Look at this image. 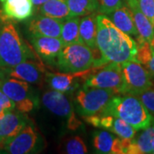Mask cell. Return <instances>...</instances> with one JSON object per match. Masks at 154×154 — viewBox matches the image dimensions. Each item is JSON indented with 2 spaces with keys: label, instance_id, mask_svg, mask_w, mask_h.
<instances>
[{
  "label": "cell",
  "instance_id": "cell-1",
  "mask_svg": "<svg viewBox=\"0 0 154 154\" xmlns=\"http://www.w3.org/2000/svg\"><path fill=\"white\" fill-rule=\"evenodd\" d=\"M97 47L106 63L137 61V44L130 35L117 28L105 15H97Z\"/></svg>",
  "mask_w": 154,
  "mask_h": 154
},
{
  "label": "cell",
  "instance_id": "cell-2",
  "mask_svg": "<svg viewBox=\"0 0 154 154\" xmlns=\"http://www.w3.org/2000/svg\"><path fill=\"white\" fill-rule=\"evenodd\" d=\"M35 52L22 38L13 22H3L0 34V67L5 72L22 62L33 59Z\"/></svg>",
  "mask_w": 154,
  "mask_h": 154
},
{
  "label": "cell",
  "instance_id": "cell-3",
  "mask_svg": "<svg viewBox=\"0 0 154 154\" xmlns=\"http://www.w3.org/2000/svg\"><path fill=\"white\" fill-rule=\"evenodd\" d=\"M100 115H110L118 117L132 125L136 130L145 129L150 126L153 117L136 95H115L110 99Z\"/></svg>",
  "mask_w": 154,
  "mask_h": 154
},
{
  "label": "cell",
  "instance_id": "cell-4",
  "mask_svg": "<svg viewBox=\"0 0 154 154\" xmlns=\"http://www.w3.org/2000/svg\"><path fill=\"white\" fill-rule=\"evenodd\" d=\"M57 66L64 73H75L91 69L94 66L93 50L82 43L65 45L57 58Z\"/></svg>",
  "mask_w": 154,
  "mask_h": 154
},
{
  "label": "cell",
  "instance_id": "cell-5",
  "mask_svg": "<svg viewBox=\"0 0 154 154\" xmlns=\"http://www.w3.org/2000/svg\"><path fill=\"white\" fill-rule=\"evenodd\" d=\"M115 95L117 94L110 89L83 86L77 92L75 99L82 115H94L101 113Z\"/></svg>",
  "mask_w": 154,
  "mask_h": 154
},
{
  "label": "cell",
  "instance_id": "cell-6",
  "mask_svg": "<svg viewBox=\"0 0 154 154\" xmlns=\"http://www.w3.org/2000/svg\"><path fill=\"white\" fill-rule=\"evenodd\" d=\"M122 70L123 77L122 94L137 96L154 85L148 70L137 61H128L122 63Z\"/></svg>",
  "mask_w": 154,
  "mask_h": 154
},
{
  "label": "cell",
  "instance_id": "cell-7",
  "mask_svg": "<svg viewBox=\"0 0 154 154\" xmlns=\"http://www.w3.org/2000/svg\"><path fill=\"white\" fill-rule=\"evenodd\" d=\"M1 91L15 103L18 111L28 113L37 106L38 100L27 82L11 77L0 86Z\"/></svg>",
  "mask_w": 154,
  "mask_h": 154
},
{
  "label": "cell",
  "instance_id": "cell-8",
  "mask_svg": "<svg viewBox=\"0 0 154 154\" xmlns=\"http://www.w3.org/2000/svg\"><path fill=\"white\" fill-rule=\"evenodd\" d=\"M86 87L105 88L113 90L116 94H122L123 91V77L122 64L117 63H110L107 66L100 69L84 83Z\"/></svg>",
  "mask_w": 154,
  "mask_h": 154
},
{
  "label": "cell",
  "instance_id": "cell-9",
  "mask_svg": "<svg viewBox=\"0 0 154 154\" xmlns=\"http://www.w3.org/2000/svg\"><path fill=\"white\" fill-rule=\"evenodd\" d=\"M101 67H95L94 69H88L75 73H48L46 75V81L50 88L53 90L63 94L71 93L80 86V82H86Z\"/></svg>",
  "mask_w": 154,
  "mask_h": 154
},
{
  "label": "cell",
  "instance_id": "cell-10",
  "mask_svg": "<svg viewBox=\"0 0 154 154\" xmlns=\"http://www.w3.org/2000/svg\"><path fill=\"white\" fill-rule=\"evenodd\" d=\"M38 134L32 125H26L16 136L4 144L7 153L28 154L33 152L38 146Z\"/></svg>",
  "mask_w": 154,
  "mask_h": 154
},
{
  "label": "cell",
  "instance_id": "cell-11",
  "mask_svg": "<svg viewBox=\"0 0 154 154\" xmlns=\"http://www.w3.org/2000/svg\"><path fill=\"white\" fill-rule=\"evenodd\" d=\"M10 77L17 78L32 84H39L44 78V65L40 61L33 59L22 62L7 72Z\"/></svg>",
  "mask_w": 154,
  "mask_h": 154
},
{
  "label": "cell",
  "instance_id": "cell-12",
  "mask_svg": "<svg viewBox=\"0 0 154 154\" xmlns=\"http://www.w3.org/2000/svg\"><path fill=\"white\" fill-rule=\"evenodd\" d=\"M33 13L32 0H5L0 10V20L22 22L29 19Z\"/></svg>",
  "mask_w": 154,
  "mask_h": 154
},
{
  "label": "cell",
  "instance_id": "cell-13",
  "mask_svg": "<svg viewBox=\"0 0 154 154\" xmlns=\"http://www.w3.org/2000/svg\"><path fill=\"white\" fill-rule=\"evenodd\" d=\"M28 117L22 112H6L0 116V146H4L8 140L16 136L27 125Z\"/></svg>",
  "mask_w": 154,
  "mask_h": 154
},
{
  "label": "cell",
  "instance_id": "cell-14",
  "mask_svg": "<svg viewBox=\"0 0 154 154\" xmlns=\"http://www.w3.org/2000/svg\"><path fill=\"white\" fill-rule=\"evenodd\" d=\"M31 35V43L39 57L47 63H53L61 52L63 45L60 38Z\"/></svg>",
  "mask_w": 154,
  "mask_h": 154
},
{
  "label": "cell",
  "instance_id": "cell-15",
  "mask_svg": "<svg viewBox=\"0 0 154 154\" xmlns=\"http://www.w3.org/2000/svg\"><path fill=\"white\" fill-rule=\"evenodd\" d=\"M63 23L62 20L39 15L29 20L28 29L33 35L60 38Z\"/></svg>",
  "mask_w": 154,
  "mask_h": 154
},
{
  "label": "cell",
  "instance_id": "cell-16",
  "mask_svg": "<svg viewBox=\"0 0 154 154\" xmlns=\"http://www.w3.org/2000/svg\"><path fill=\"white\" fill-rule=\"evenodd\" d=\"M42 103L53 114L62 117H71L74 115L71 105L63 93L56 90L46 91L42 96Z\"/></svg>",
  "mask_w": 154,
  "mask_h": 154
},
{
  "label": "cell",
  "instance_id": "cell-17",
  "mask_svg": "<svg viewBox=\"0 0 154 154\" xmlns=\"http://www.w3.org/2000/svg\"><path fill=\"white\" fill-rule=\"evenodd\" d=\"M94 146L99 153L123 154L122 139L107 131H97L94 135Z\"/></svg>",
  "mask_w": 154,
  "mask_h": 154
},
{
  "label": "cell",
  "instance_id": "cell-18",
  "mask_svg": "<svg viewBox=\"0 0 154 154\" xmlns=\"http://www.w3.org/2000/svg\"><path fill=\"white\" fill-rule=\"evenodd\" d=\"M109 17L110 21L122 32L134 37L139 36L132 11L128 6L122 5L116 11L109 14Z\"/></svg>",
  "mask_w": 154,
  "mask_h": 154
},
{
  "label": "cell",
  "instance_id": "cell-19",
  "mask_svg": "<svg viewBox=\"0 0 154 154\" xmlns=\"http://www.w3.org/2000/svg\"><path fill=\"white\" fill-rule=\"evenodd\" d=\"M125 2L127 6L132 11L139 36L147 41L149 44L152 43L154 40V26L149 21L148 18L140 11L134 0H125Z\"/></svg>",
  "mask_w": 154,
  "mask_h": 154
},
{
  "label": "cell",
  "instance_id": "cell-20",
  "mask_svg": "<svg viewBox=\"0 0 154 154\" xmlns=\"http://www.w3.org/2000/svg\"><path fill=\"white\" fill-rule=\"evenodd\" d=\"M154 138V122L145 128L137 138L131 139L126 149L127 154H145L152 152Z\"/></svg>",
  "mask_w": 154,
  "mask_h": 154
},
{
  "label": "cell",
  "instance_id": "cell-21",
  "mask_svg": "<svg viewBox=\"0 0 154 154\" xmlns=\"http://www.w3.org/2000/svg\"><path fill=\"white\" fill-rule=\"evenodd\" d=\"M97 15H88L83 17L80 21L79 33L81 43L86 45L92 50L97 47Z\"/></svg>",
  "mask_w": 154,
  "mask_h": 154
},
{
  "label": "cell",
  "instance_id": "cell-22",
  "mask_svg": "<svg viewBox=\"0 0 154 154\" xmlns=\"http://www.w3.org/2000/svg\"><path fill=\"white\" fill-rule=\"evenodd\" d=\"M39 11L41 15L62 21L72 17L65 0H49L40 6Z\"/></svg>",
  "mask_w": 154,
  "mask_h": 154
},
{
  "label": "cell",
  "instance_id": "cell-23",
  "mask_svg": "<svg viewBox=\"0 0 154 154\" xmlns=\"http://www.w3.org/2000/svg\"><path fill=\"white\" fill-rule=\"evenodd\" d=\"M81 19L79 17H72L66 19L64 23H63L60 39L63 46L68 45L81 43L80 40V27Z\"/></svg>",
  "mask_w": 154,
  "mask_h": 154
},
{
  "label": "cell",
  "instance_id": "cell-24",
  "mask_svg": "<svg viewBox=\"0 0 154 154\" xmlns=\"http://www.w3.org/2000/svg\"><path fill=\"white\" fill-rule=\"evenodd\" d=\"M71 17H85L98 12L96 0H65Z\"/></svg>",
  "mask_w": 154,
  "mask_h": 154
},
{
  "label": "cell",
  "instance_id": "cell-25",
  "mask_svg": "<svg viewBox=\"0 0 154 154\" xmlns=\"http://www.w3.org/2000/svg\"><path fill=\"white\" fill-rule=\"evenodd\" d=\"M110 130L115 133L121 139H133L137 132L132 125L118 117H114L113 124Z\"/></svg>",
  "mask_w": 154,
  "mask_h": 154
},
{
  "label": "cell",
  "instance_id": "cell-26",
  "mask_svg": "<svg viewBox=\"0 0 154 154\" xmlns=\"http://www.w3.org/2000/svg\"><path fill=\"white\" fill-rule=\"evenodd\" d=\"M64 152L69 154H84L88 152V148L80 136H74L66 140L63 144Z\"/></svg>",
  "mask_w": 154,
  "mask_h": 154
},
{
  "label": "cell",
  "instance_id": "cell-27",
  "mask_svg": "<svg viewBox=\"0 0 154 154\" xmlns=\"http://www.w3.org/2000/svg\"><path fill=\"white\" fill-rule=\"evenodd\" d=\"M99 14L109 15L123 5V0H96Z\"/></svg>",
  "mask_w": 154,
  "mask_h": 154
},
{
  "label": "cell",
  "instance_id": "cell-28",
  "mask_svg": "<svg viewBox=\"0 0 154 154\" xmlns=\"http://www.w3.org/2000/svg\"><path fill=\"white\" fill-rule=\"evenodd\" d=\"M140 11L154 26V0H134Z\"/></svg>",
  "mask_w": 154,
  "mask_h": 154
},
{
  "label": "cell",
  "instance_id": "cell-29",
  "mask_svg": "<svg viewBox=\"0 0 154 154\" xmlns=\"http://www.w3.org/2000/svg\"><path fill=\"white\" fill-rule=\"evenodd\" d=\"M137 96L146 109L154 114V85Z\"/></svg>",
  "mask_w": 154,
  "mask_h": 154
},
{
  "label": "cell",
  "instance_id": "cell-30",
  "mask_svg": "<svg viewBox=\"0 0 154 154\" xmlns=\"http://www.w3.org/2000/svg\"><path fill=\"white\" fill-rule=\"evenodd\" d=\"M15 108V103L0 90V116L5 115L8 111L14 110Z\"/></svg>",
  "mask_w": 154,
  "mask_h": 154
},
{
  "label": "cell",
  "instance_id": "cell-31",
  "mask_svg": "<svg viewBox=\"0 0 154 154\" xmlns=\"http://www.w3.org/2000/svg\"><path fill=\"white\" fill-rule=\"evenodd\" d=\"M114 121V116L110 115H100V127L110 129Z\"/></svg>",
  "mask_w": 154,
  "mask_h": 154
},
{
  "label": "cell",
  "instance_id": "cell-32",
  "mask_svg": "<svg viewBox=\"0 0 154 154\" xmlns=\"http://www.w3.org/2000/svg\"><path fill=\"white\" fill-rule=\"evenodd\" d=\"M150 46H151V49H152V54H151L150 59L147 62V63L145 65V67L149 71L150 75L154 77V40L152 43H150Z\"/></svg>",
  "mask_w": 154,
  "mask_h": 154
},
{
  "label": "cell",
  "instance_id": "cell-33",
  "mask_svg": "<svg viewBox=\"0 0 154 154\" xmlns=\"http://www.w3.org/2000/svg\"><path fill=\"white\" fill-rule=\"evenodd\" d=\"M85 121L88 123L93 125V126L99 128L100 127V115L98 114H94V115H88V116H83Z\"/></svg>",
  "mask_w": 154,
  "mask_h": 154
},
{
  "label": "cell",
  "instance_id": "cell-34",
  "mask_svg": "<svg viewBox=\"0 0 154 154\" xmlns=\"http://www.w3.org/2000/svg\"><path fill=\"white\" fill-rule=\"evenodd\" d=\"M47 1H49V0H32V3H33V7L40 8V6L43 5Z\"/></svg>",
  "mask_w": 154,
  "mask_h": 154
},
{
  "label": "cell",
  "instance_id": "cell-35",
  "mask_svg": "<svg viewBox=\"0 0 154 154\" xmlns=\"http://www.w3.org/2000/svg\"><path fill=\"white\" fill-rule=\"evenodd\" d=\"M6 72L5 70L3 69V68H1L0 67V77H3V75H5V74Z\"/></svg>",
  "mask_w": 154,
  "mask_h": 154
},
{
  "label": "cell",
  "instance_id": "cell-36",
  "mask_svg": "<svg viewBox=\"0 0 154 154\" xmlns=\"http://www.w3.org/2000/svg\"><path fill=\"white\" fill-rule=\"evenodd\" d=\"M2 27H3V22L0 20V34H1V30H2Z\"/></svg>",
  "mask_w": 154,
  "mask_h": 154
},
{
  "label": "cell",
  "instance_id": "cell-37",
  "mask_svg": "<svg viewBox=\"0 0 154 154\" xmlns=\"http://www.w3.org/2000/svg\"><path fill=\"white\" fill-rule=\"evenodd\" d=\"M152 153H154V138H153V141H152Z\"/></svg>",
  "mask_w": 154,
  "mask_h": 154
},
{
  "label": "cell",
  "instance_id": "cell-38",
  "mask_svg": "<svg viewBox=\"0 0 154 154\" xmlns=\"http://www.w3.org/2000/svg\"><path fill=\"white\" fill-rule=\"evenodd\" d=\"M5 0H0V2H1V3H3V2H5Z\"/></svg>",
  "mask_w": 154,
  "mask_h": 154
},
{
  "label": "cell",
  "instance_id": "cell-39",
  "mask_svg": "<svg viewBox=\"0 0 154 154\" xmlns=\"http://www.w3.org/2000/svg\"><path fill=\"white\" fill-rule=\"evenodd\" d=\"M0 86H1V82H0Z\"/></svg>",
  "mask_w": 154,
  "mask_h": 154
},
{
  "label": "cell",
  "instance_id": "cell-40",
  "mask_svg": "<svg viewBox=\"0 0 154 154\" xmlns=\"http://www.w3.org/2000/svg\"><path fill=\"white\" fill-rule=\"evenodd\" d=\"M1 147H2V146H0V148H1Z\"/></svg>",
  "mask_w": 154,
  "mask_h": 154
}]
</instances>
